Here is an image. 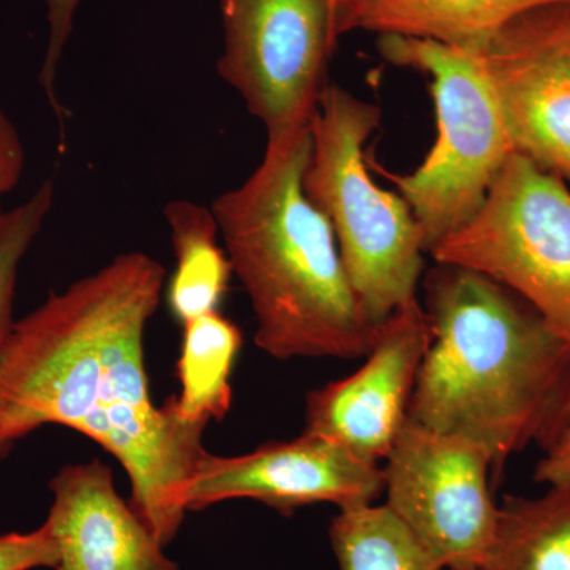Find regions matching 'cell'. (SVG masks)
I'll use <instances>...</instances> for the list:
<instances>
[{
    "mask_svg": "<svg viewBox=\"0 0 570 570\" xmlns=\"http://www.w3.org/2000/svg\"><path fill=\"white\" fill-rule=\"evenodd\" d=\"M431 326L419 298L411 299L379 325L365 365L306 396L305 433L336 442L356 459H387L401 428L423 358Z\"/></svg>",
    "mask_w": 570,
    "mask_h": 570,
    "instance_id": "11",
    "label": "cell"
},
{
    "mask_svg": "<svg viewBox=\"0 0 570 570\" xmlns=\"http://www.w3.org/2000/svg\"><path fill=\"white\" fill-rule=\"evenodd\" d=\"M431 344L407 420L456 434L502 466L553 441L570 393V346L515 292L464 266L426 273Z\"/></svg>",
    "mask_w": 570,
    "mask_h": 570,
    "instance_id": "2",
    "label": "cell"
},
{
    "mask_svg": "<svg viewBox=\"0 0 570 570\" xmlns=\"http://www.w3.org/2000/svg\"><path fill=\"white\" fill-rule=\"evenodd\" d=\"M330 542L340 570H444L385 504L340 510Z\"/></svg>",
    "mask_w": 570,
    "mask_h": 570,
    "instance_id": "17",
    "label": "cell"
},
{
    "mask_svg": "<svg viewBox=\"0 0 570 570\" xmlns=\"http://www.w3.org/2000/svg\"><path fill=\"white\" fill-rule=\"evenodd\" d=\"M309 132L265 156L209 208L257 321L255 346L276 360L365 356L379 325L348 281L335 232L303 187Z\"/></svg>",
    "mask_w": 570,
    "mask_h": 570,
    "instance_id": "3",
    "label": "cell"
},
{
    "mask_svg": "<svg viewBox=\"0 0 570 570\" xmlns=\"http://www.w3.org/2000/svg\"><path fill=\"white\" fill-rule=\"evenodd\" d=\"M384 489V468L303 431L292 441L266 442L245 455L206 453L187 483L184 504L187 512H198L230 499H254L292 515L318 502L340 510L370 505Z\"/></svg>",
    "mask_w": 570,
    "mask_h": 570,
    "instance_id": "10",
    "label": "cell"
},
{
    "mask_svg": "<svg viewBox=\"0 0 570 570\" xmlns=\"http://www.w3.org/2000/svg\"><path fill=\"white\" fill-rule=\"evenodd\" d=\"M570 0H337V37L354 31L431 40L482 55L523 11Z\"/></svg>",
    "mask_w": 570,
    "mask_h": 570,
    "instance_id": "13",
    "label": "cell"
},
{
    "mask_svg": "<svg viewBox=\"0 0 570 570\" xmlns=\"http://www.w3.org/2000/svg\"><path fill=\"white\" fill-rule=\"evenodd\" d=\"M479 570H570V485L505 498Z\"/></svg>",
    "mask_w": 570,
    "mask_h": 570,
    "instance_id": "15",
    "label": "cell"
},
{
    "mask_svg": "<svg viewBox=\"0 0 570 570\" xmlns=\"http://www.w3.org/2000/svg\"><path fill=\"white\" fill-rule=\"evenodd\" d=\"M382 110L337 85L326 86L311 122L303 187L335 232L356 298L373 324L419 298L425 236L407 202L382 189L365 146Z\"/></svg>",
    "mask_w": 570,
    "mask_h": 570,
    "instance_id": "4",
    "label": "cell"
},
{
    "mask_svg": "<svg viewBox=\"0 0 570 570\" xmlns=\"http://www.w3.org/2000/svg\"><path fill=\"white\" fill-rule=\"evenodd\" d=\"M219 77L262 122L266 145L309 132L337 40V0H220Z\"/></svg>",
    "mask_w": 570,
    "mask_h": 570,
    "instance_id": "7",
    "label": "cell"
},
{
    "mask_svg": "<svg viewBox=\"0 0 570 570\" xmlns=\"http://www.w3.org/2000/svg\"><path fill=\"white\" fill-rule=\"evenodd\" d=\"M377 50L393 66L431 78L438 137L425 160L407 175L390 174L370 160L411 206L430 254L474 219L515 151L480 56L395 36L379 37Z\"/></svg>",
    "mask_w": 570,
    "mask_h": 570,
    "instance_id": "5",
    "label": "cell"
},
{
    "mask_svg": "<svg viewBox=\"0 0 570 570\" xmlns=\"http://www.w3.org/2000/svg\"><path fill=\"white\" fill-rule=\"evenodd\" d=\"M515 292L570 346V186L513 153L485 204L431 249Z\"/></svg>",
    "mask_w": 570,
    "mask_h": 570,
    "instance_id": "6",
    "label": "cell"
},
{
    "mask_svg": "<svg viewBox=\"0 0 570 570\" xmlns=\"http://www.w3.org/2000/svg\"><path fill=\"white\" fill-rule=\"evenodd\" d=\"M45 521L58 550L56 570H181L127 504L104 461L70 464L51 479Z\"/></svg>",
    "mask_w": 570,
    "mask_h": 570,
    "instance_id": "12",
    "label": "cell"
},
{
    "mask_svg": "<svg viewBox=\"0 0 570 570\" xmlns=\"http://www.w3.org/2000/svg\"><path fill=\"white\" fill-rule=\"evenodd\" d=\"M384 466L385 505L444 570H479L493 542L499 505L489 453L456 434L409 422Z\"/></svg>",
    "mask_w": 570,
    "mask_h": 570,
    "instance_id": "8",
    "label": "cell"
},
{
    "mask_svg": "<svg viewBox=\"0 0 570 570\" xmlns=\"http://www.w3.org/2000/svg\"><path fill=\"white\" fill-rule=\"evenodd\" d=\"M242 346V330L219 311L183 325L181 355L176 365L181 392L171 401L184 420L208 425L228 414L232 371Z\"/></svg>",
    "mask_w": 570,
    "mask_h": 570,
    "instance_id": "16",
    "label": "cell"
},
{
    "mask_svg": "<svg viewBox=\"0 0 570 570\" xmlns=\"http://www.w3.org/2000/svg\"><path fill=\"white\" fill-rule=\"evenodd\" d=\"M58 550L47 524L31 532L0 535V570L56 568Z\"/></svg>",
    "mask_w": 570,
    "mask_h": 570,
    "instance_id": "20",
    "label": "cell"
},
{
    "mask_svg": "<svg viewBox=\"0 0 570 570\" xmlns=\"http://www.w3.org/2000/svg\"><path fill=\"white\" fill-rule=\"evenodd\" d=\"M170 227L176 261L174 276L165 285V302L171 316L184 325L219 311L228 292L234 268L220 230L208 206L190 200H174L164 206Z\"/></svg>",
    "mask_w": 570,
    "mask_h": 570,
    "instance_id": "14",
    "label": "cell"
},
{
    "mask_svg": "<svg viewBox=\"0 0 570 570\" xmlns=\"http://www.w3.org/2000/svg\"><path fill=\"white\" fill-rule=\"evenodd\" d=\"M45 2H47L50 32H48L47 51H45L43 63H41L39 82L56 118L61 124V129H63L67 111L63 110L61 100L56 96V77H58L63 48L69 40L71 29H73L75 13H77L80 0H45Z\"/></svg>",
    "mask_w": 570,
    "mask_h": 570,
    "instance_id": "19",
    "label": "cell"
},
{
    "mask_svg": "<svg viewBox=\"0 0 570 570\" xmlns=\"http://www.w3.org/2000/svg\"><path fill=\"white\" fill-rule=\"evenodd\" d=\"M24 165L26 151L20 132L0 108V217L3 216V197L21 181Z\"/></svg>",
    "mask_w": 570,
    "mask_h": 570,
    "instance_id": "21",
    "label": "cell"
},
{
    "mask_svg": "<svg viewBox=\"0 0 570 570\" xmlns=\"http://www.w3.org/2000/svg\"><path fill=\"white\" fill-rule=\"evenodd\" d=\"M55 204V184L47 179L20 206L0 217V346L14 324L18 272Z\"/></svg>",
    "mask_w": 570,
    "mask_h": 570,
    "instance_id": "18",
    "label": "cell"
},
{
    "mask_svg": "<svg viewBox=\"0 0 570 570\" xmlns=\"http://www.w3.org/2000/svg\"><path fill=\"white\" fill-rule=\"evenodd\" d=\"M480 59L513 151L570 186V2L512 18Z\"/></svg>",
    "mask_w": 570,
    "mask_h": 570,
    "instance_id": "9",
    "label": "cell"
},
{
    "mask_svg": "<svg viewBox=\"0 0 570 570\" xmlns=\"http://www.w3.org/2000/svg\"><path fill=\"white\" fill-rule=\"evenodd\" d=\"M547 448V455L535 466V480L549 487L570 485V393L560 428Z\"/></svg>",
    "mask_w": 570,
    "mask_h": 570,
    "instance_id": "22",
    "label": "cell"
},
{
    "mask_svg": "<svg viewBox=\"0 0 570 570\" xmlns=\"http://www.w3.org/2000/svg\"><path fill=\"white\" fill-rule=\"evenodd\" d=\"M167 272L145 253H124L14 321L0 346V459L45 425L71 428L111 453L132 487L130 505L164 547L184 519V493L206 423L156 406L145 365L146 326Z\"/></svg>",
    "mask_w": 570,
    "mask_h": 570,
    "instance_id": "1",
    "label": "cell"
}]
</instances>
